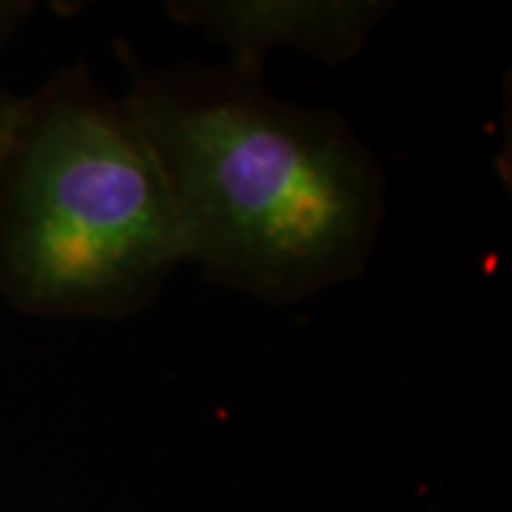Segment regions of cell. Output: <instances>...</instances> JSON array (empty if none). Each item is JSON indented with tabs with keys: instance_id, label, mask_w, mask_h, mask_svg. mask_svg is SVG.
Returning a JSON list of instances; mask_svg holds the SVG:
<instances>
[{
	"instance_id": "obj_1",
	"label": "cell",
	"mask_w": 512,
	"mask_h": 512,
	"mask_svg": "<svg viewBox=\"0 0 512 512\" xmlns=\"http://www.w3.org/2000/svg\"><path fill=\"white\" fill-rule=\"evenodd\" d=\"M123 100L160 157L185 262L214 285L296 305L362 274L384 225V171L348 120L265 92L262 72L128 57Z\"/></svg>"
},
{
	"instance_id": "obj_2",
	"label": "cell",
	"mask_w": 512,
	"mask_h": 512,
	"mask_svg": "<svg viewBox=\"0 0 512 512\" xmlns=\"http://www.w3.org/2000/svg\"><path fill=\"white\" fill-rule=\"evenodd\" d=\"M185 262L160 157L77 63L0 100V296L40 319H123Z\"/></svg>"
},
{
	"instance_id": "obj_3",
	"label": "cell",
	"mask_w": 512,
	"mask_h": 512,
	"mask_svg": "<svg viewBox=\"0 0 512 512\" xmlns=\"http://www.w3.org/2000/svg\"><path fill=\"white\" fill-rule=\"evenodd\" d=\"M384 0H183L168 3V15L231 52V66L262 72L271 49L342 66L367 46L390 18Z\"/></svg>"
},
{
	"instance_id": "obj_4",
	"label": "cell",
	"mask_w": 512,
	"mask_h": 512,
	"mask_svg": "<svg viewBox=\"0 0 512 512\" xmlns=\"http://www.w3.org/2000/svg\"><path fill=\"white\" fill-rule=\"evenodd\" d=\"M35 12V3L26 0H0V55L6 49V43L12 40V35L20 29V23ZM3 100V92H0Z\"/></svg>"
}]
</instances>
